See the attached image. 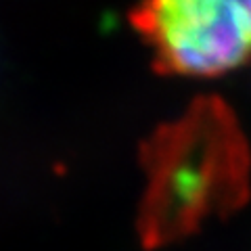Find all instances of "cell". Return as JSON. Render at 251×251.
<instances>
[{
  "mask_svg": "<svg viewBox=\"0 0 251 251\" xmlns=\"http://www.w3.org/2000/svg\"><path fill=\"white\" fill-rule=\"evenodd\" d=\"M143 166L147 188L138 226L147 245H166L197 230L239 191L243 143L228 107L216 97L197 99L153 132Z\"/></svg>",
  "mask_w": 251,
  "mask_h": 251,
  "instance_id": "6da1fadb",
  "label": "cell"
},
{
  "mask_svg": "<svg viewBox=\"0 0 251 251\" xmlns=\"http://www.w3.org/2000/svg\"><path fill=\"white\" fill-rule=\"evenodd\" d=\"M130 23L166 75L216 77L251 59V0H138Z\"/></svg>",
  "mask_w": 251,
  "mask_h": 251,
  "instance_id": "7a4b0ae2",
  "label": "cell"
}]
</instances>
